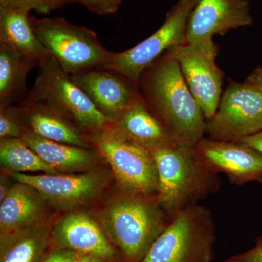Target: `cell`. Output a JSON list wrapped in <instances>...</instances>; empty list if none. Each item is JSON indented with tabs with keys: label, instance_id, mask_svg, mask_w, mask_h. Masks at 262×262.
Segmentation results:
<instances>
[{
	"label": "cell",
	"instance_id": "cell-17",
	"mask_svg": "<svg viewBox=\"0 0 262 262\" xmlns=\"http://www.w3.org/2000/svg\"><path fill=\"white\" fill-rule=\"evenodd\" d=\"M113 128L127 140L146 149L178 145L150 112L141 95L114 122Z\"/></svg>",
	"mask_w": 262,
	"mask_h": 262
},
{
	"label": "cell",
	"instance_id": "cell-8",
	"mask_svg": "<svg viewBox=\"0 0 262 262\" xmlns=\"http://www.w3.org/2000/svg\"><path fill=\"white\" fill-rule=\"evenodd\" d=\"M262 130V91L229 81L216 112L206 120L205 134L213 140L237 142Z\"/></svg>",
	"mask_w": 262,
	"mask_h": 262
},
{
	"label": "cell",
	"instance_id": "cell-9",
	"mask_svg": "<svg viewBox=\"0 0 262 262\" xmlns=\"http://www.w3.org/2000/svg\"><path fill=\"white\" fill-rule=\"evenodd\" d=\"M198 0H179L167 14L163 25L147 39L127 51L114 53L103 67L138 84L143 71L165 51L186 42L189 15Z\"/></svg>",
	"mask_w": 262,
	"mask_h": 262
},
{
	"label": "cell",
	"instance_id": "cell-22",
	"mask_svg": "<svg viewBox=\"0 0 262 262\" xmlns=\"http://www.w3.org/2000/svg\"><path fill=\"white\" fill-rule=\"evenodd\" d=\"M52 228L42 224L0 243V262H39L51 246Z\"/></svg>",
	"mask_w": 262,
	"mask_h": 262
},
{
	"label": "cell",
	"instance_id": "cell-14",
	"mask_svg": "<svg viewBox=\"0 0 262 262\" xmlns=\"http://www.w3.org/2000/svg\"><path fill=\"white\" fill-rule=\"evenodd\" d=\"M52 246L92 255L106 262H124L107 234L91 216L77 212L62 217L51 231Z\"/></svg>",
	"mask_w": 262,
	"mask_h": 262
},
{
	"label": "cell",
	"instance_id": "cell-28",
	"mask_svg": "<svg viewBox=\"0 0 262 262\" xmlns=\"http://www.w3.org/2000/svg\"><path fill=\"white\" fill-rule=\"evenodd\" d=\"M223 262H262V236L256 239V244L252 248L231 256Z\"/></svg>",
	"mask_w": 262,
	"mask_h": 262
},
{
	"label": "cell",
	"instance_id": "cell-20",
	"mask_svg": "<svg viewBox=\"0 0 262 262\" xmlns=\"http://www.w3.org/2000/svg\"><path fill=\"white\" fill-rule=\"evenodd\" d=\"M20 139L56 170L72 171L85 168L94 161V156L87 148L48 140L29 128Z\"/></svg>",
	"mask_w": 262,
	"mask_h": 262
},
{
	"label": "cell",
	"instance_id": "cell-18",
	"mask_svg": "<svg viewBox=\"0 0 262 262\" xmlns=\"http://www.w3.org/2000/svg\"><path fill=\"white\" fill-rule=\"evenodd\" d=\"M27 127L48 140L69 145L89 148V140L80 132V127L47 108L23 103Z\"/></svg>",
	"mask_w": 262,
	"mask_h": 262
},
{
	"label": "cell",
	"instance_id": "cell-29",
	"mask_svg": "<svg viewBox=\"0 0 262 262\" xmlns=\"http://www.w3.org/2000/svg\"><path fill=\"white\" fill-rule=\"evenodd\" d=\"M237 142L242 143L250 146L262 155V130L253 135L243 138Z\"/></svg>",
	"mask_w": 262,
	"mask_h": 262
},
{
	"label": "cell",
	"instance_id": "cell-10",
	"mask_svg": "<svg viewBox=\"0 0 262 262\" xmlns=\"http://www.w3.org/2000/svg\"><path fill=\"white\" fill-rule=\"evenodd\" d=\"M247 0H198L189 15L186 42L217 55L213 36L252 24Z\"/></svg>",
	"mask_w": 262,
	"mask_h": 262
},
{
	"label": "cell",
	"instance_id": "cell-30",
	"mask_svg": "<svg viewBox=\"0 0 262 262\" xmlns=\"http://www.w3.org/2000/svg\"><path fill=\"white\" fill-rule=\"evenodd\" d=\"M246 81L248 83L256 86L262 91V67H258L253 71L252 73L248 76L247 80Z\"/></svg>",
	"mask_w": 262,
	"mask_h": 262
},
{
	"label": "cell",
	"instance_id": "cell-21",
	"mask_svg": "<svg viewBox=\"0 0 262 262\" xmlns=\"http://www.w3.org/2000/svg\"><path fill=\"white\" fill-rule=\"evenodd\" d=\"M0 45L34 57L39 61L51 56L33 31L27 13L0 6Z\"/></svg>",
	"mask_w": 262,
	"mask_h": 262
},
{
	"label": "cell",
	"instance_id": "cell-23",
	"mask_svg": "<svg viewBox=\"0 0 262 262\" xmlns=\"http://www.w3.org/2000/svg\"><path fill=\"white\" fill-rule=\"evenodd\" d=\"M0 161L3 168L14 173L43 172L57 174L58 172L27 146L20 138L1 139Z\"/></svg>",
	"mask_w": 262,
	"mask_h": 262
},
{
	"label": "cell",
	"instance_id": "cell-13",
	"mask_svg": "<svg viewBox=\"0 0 262 262\" xmlns=\"http://www.w3.org/2000/svg\"><path fill=\"white\" fill-rule=\"evenodd\" d=\"M71 76L95 106L113 122L141 97L137 83L114 71L93 69Z\"/></svg>",
	"mask_w": 262,
	"mask_h": 262
},
{
	"label": "cell",
	"instance_id": "cell-6",
	"mask_svg": "<svg viewBox=\"0 0 262 262\" xmlns=\"http://www.w3.org/2000/svg\"><path fill=\"white\" fill-rule=\"evenodd\" d=\"M39 40L63 70L70 75L102 68L113 52L100 42L94 31L70 24L64 18H36L29 16Z\"/></svg>",
	"mask_w": 262,
	"mask_h": 262
},
{
	"label": "cell",
	"instance_id": "cell-26",
	"mask_svg": "<svg viewBox=\"0 0 262 262\" xmlns=\"http://www.w3.org/2000/svg\"><path fill=\"white\" fill-rule=\"evenodd\" d=\"M122 0H74L83 5L91 11L98 15L115 14Z\"/></svg>",
	"mask_w": 262,
	"mask_h": 262
},
{
	"label": "cell",
	"instance_id": "cell-15",
	"mask_svg": "<svg viewBox=\"0 0 262 262\" xmlns=\"http://www.w3.org/2000/svg\"><path fill=\"white\" fill-rule=\"evenodd\" d=\"M15 182L34 188L45 200L57 209H70L91 201L104 185V179L98 173L79 175H29L13 173Z\"/></svg>",
	"mask_w": 262,
	"mask_h": 262
},
{
	"label": "cell",
	"instance_id": "cell-27",
	"mask_svg": "<svg viewBox=\"0 0 262 262\" xmlns=\"http://www.w3.org/2000/svg\"><path fill=\"white\" fill-rule=\"evenodd\" d=\"M80 256L82 254L76 251L51 245L39 262H73Z\"/></svg>",
	"mask_w": 262,
	"mask_h": 262
},
{
	"label": "cell",
	"instance_id": "cell-2",
	"mask_svg": "<svg viewBox=\"0 0 262 262\" xmlns=\"http://www.w3.org/2000/svg\"><path fill=\"white\" fill-rule=\"evenodd\" d=\"M102 220L105 232L124 262L142 261L170 221L157 196L130 192L108 205Z\"/></svg>",
	"mask_w": 262,
	"mask_h": 262
},
{
	"label": "cell",
	"instance_id": "cell-1",
	"mask_svg": "<svg viewBox=\"0 0 262 262\" xmlns=\"http://www.w3.org/2000/svg\"><path fill=\"white\" fill-rule=\"evenodd\" d=\"M141 97L178 145L194 149L204 138L206 117L188 88L178 63L162 55L138 80Z\"/></svg>",
	"mask_w": 262,
	"mask_h": 262
},
{
	"label": "cell",
	"instance_id": "cell-7",
	"mask_svg": "<svg viewBox=\"0 0 262 262\" xmlns=\"http://www.w3.org/2000/svg\"><path fill=\"white\" fill-rule=\"evenodd\" d=\"M91 139L125 190L146 196L158 195V170L149 149L127 140L113 127Z\"/></svg>",
	"mask_w": 262,
	"mask_h": 262
},
{
	"label": "cell",
	"instance_id": "cell-4",
	"mask_svg": "<svg viewBox=\"0 0 262 262\" xmlns=\"http://www.w3.org/2000/svg\"><path fill=\"white\" fill-rule=\"evenodd\" d=\"M39 74L23 103L58 114L93 136L113 127V121L95 106L72 76L56 58L49 56L39 62Z\"/></svg>",
	"mask_w": 262,
	"mask_h": 262
},
{
	"label": "cell",
	"instance_id": "cell-19",
	"mask_svg": "<svg viewBox=\"0 0 262 262\" xmlns=\"http://www.w3.org/2000/svg\"><path fill=\"white\" fill-rule=\"evenodd\" d=\"M39 60L0 45V107L11 104L27 91L29 72Z\"/></svg>",
	"mask_w": 262,
	"mask_h": 262
},
{
	"label": "cell",
	"instance_id": "cell-3",
	"mask_svg": "<svg viewBox=\"0 0 262 262\" xmlns=\"http://www.w3.org/2000/svg\"><path fill=\"white\" fill-rule=\"evenodd\" d=\"M149 150L158 170L157 198L170 220L183 208L220 190L218 173L202 165L193 149L169 145Z\"/></svg>",
	"mask_w": 262,
	"mask_h": 262
},
{
	"label": "cell",
	"instance_id": "cell-11",
	"mask_svg": "<svg viewBox=\"0 0 262 262\" xmlns=\"http://www.w3.org/2000/svg\"><path fill=\"white\" fill-rule=\"evenodd\" d=\"M163 55L177 61L205 117L211 118L220 104L224 80V72L215 63L217 55L187 42L170 48Z\"/></svg>",
	"mask_w": 262,
	"mask_h": 262
},
{
	"label": "cell",
	"instance_id": "cell-16",
	"mask_svg": "<svg viewBox=\"0 0 262 262\" xmlns=\"http://www.w3.org/2000/svg\"><path fill=\"white\" fill-rule=\"evenodd\" d=\"M45 201L28 184L12 186L0 205V243L42 225Z\"/></svg>",
	"mask_w": 262,
	"mask_h": 262
},
{
	"label": "cell",
	"instance_id": "cell-12",
	"mask_svg": "<svg viewBox=\"0 0 262 262\" xmlns=\"http://www.w3.org/2000/svg\"><path fill=\"white\" fill-rule=\"evenodd\" d=\"M196 160L215 173H223L236 185L262 182V155L239 142L203 138L194 146Z\"/></svg>",
	"mask_w": 262,
	"mask_h": 262
},
{
	"label": "cell",
	"instance_id": "cell-32",
	"mask_svg": "<svg viewBox=\"0 0 262 262\" xmlns=\"http://www.w3.org/2000/svg\"><path fill=\"white\" fill-rule=\"evenodd\" d=\"M51 10H57L62 8L69 3H72L74 0H48Z\"/></svg>",
	"mask_w": 262,
	"mask_h": 262
},
{
	"label": "cell",
	"instance_id": "cell-31",
	"mask_svg": "<svg viewBox=\"0 0 262 262\" xmlns=\"http://www.w3.org/2000/svg\"><path fill=\"white\" fill-rule=\"evenodd\" d=\"M73 262H106L103 258L92 256V255H82Z\"/></svg>",
	"mask_w": 262,
	"mask_h": 262
},
{
	"label": "cell",
	"instance_id": "cell-5",
	"mask_svg": "<svg viewBox=\"0 0 262 262\" xmlns=\"http://www.w3.org/2000/svg\"><path fill=\"white\" fill-rule=\"evenodd\" d=\"M215 241L211 211L194 203L174 215L141 262H213Z\"/></svg>",
	"mask_w": 262,
	"mask_h": 262
},
{
	"label": "cell",
	"instance_id": "cell-25",
	"mask_svg": "<svg viewBox=\"0 0 262 262\" xmlns=\"http://www.w3.org/2000/svg\"><path fill=\"white\" fill-rule=\"evenodd\" d=\"M0 6L27 14L31 10L40 14H48L52 10L48 0H0Z\"/></svg>",
	"mask_w": 262,
	"mask_h": 262
},
{
	"label": "cell",
	"instance_id": "cell-24",
	"mask_svg": "<svg viewBox=\"0 0 262 262\" xmlns=\"http://www.w3.org/2000/svg\"><path fill=\"white\" fill-rule=\"evenodd\" d=\"M26 120L23 108L13 107L11 104L1 108L0 113V138H20L28 129L24 125Z\"/></svg>",
	"mask_w": 262,
	"mask_h": 262
}]
</instances>
